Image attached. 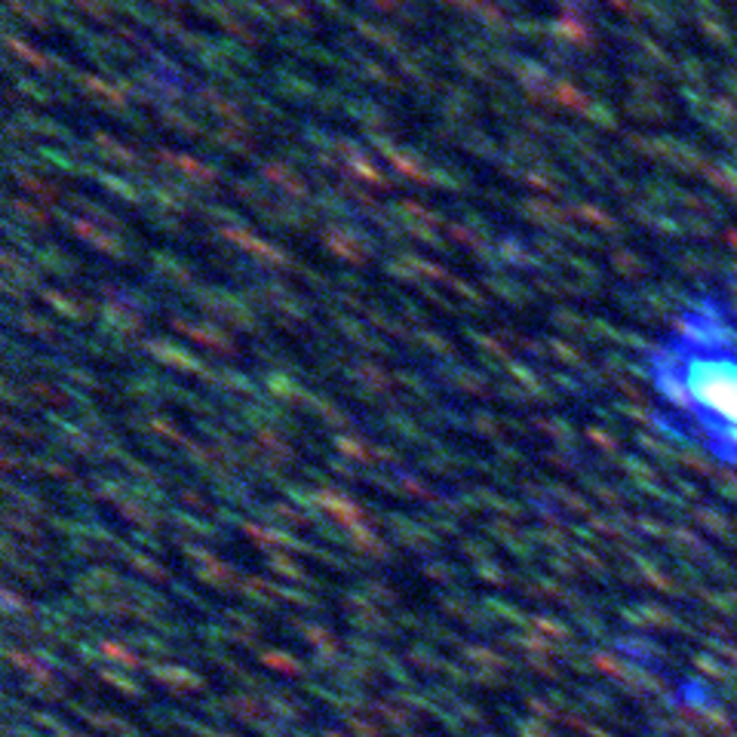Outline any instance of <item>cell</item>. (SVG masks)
Here are the masks:
<instances>
[{"mask_svg": "<svg viewBox=\"0 0 737 737\" xmlns=\"http://www.w3.org/2000/svg\"><path fill=\"white\" fill-rule=\"evenodd\" d=\"M660 421L716 465L737 470V310L704 299L649 354Z\"/></svg>", "mask_w": 737, "mask_h": 737, "instance_id": "1", "label": "cell"}]
</instances>
